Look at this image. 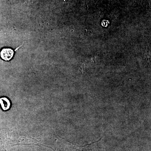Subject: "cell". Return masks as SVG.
I'll return each mask as SVG.
<instances>
[{
  "mask_svg": "<svg viewBox=\"0 0 151 151\" xmlns=\"http://www.w3.org/2000/svg\"><path fill=\"white\" fill-rule=\"evenodd\" d=\"M35 0H24V2L27 4H32L35 2Z\"/></svg>",
  "mask_w": 151,
  "mask_h": 151,
  "instance_id": "3",
  "label": "cell"
},
{
  "mask_svg": "<svg viewBox=\"0 0 151 151\" xmlns=\"http://www.w3.org/2000/svg\"><path fill=\"white\" fill-rule=\"evenodd\" d=\"M14 51L10 48H4L0 52V56L4 60L9 61L14 56Z\"/></svg>",
  "mask_w": 151,
  "mask_h": 151,
  "instance_id": "1",
  "label": "cell"
},
{
  "mask_svg": "<svg viewBox=\"0 0 151 151\" xmlns=\"http://www.w3.org/2000/svg\"><path fill=\"white\" fill-rule=\"evenodd\" d=\"M0 104L4 111H7L10 108V102L6 97H4L0 98Z\"/></svg>",
  "mask_w": 151,
  "mask_h": 151,
  "instance_id": "2",
  "label": "cell"
}]
</instances>
